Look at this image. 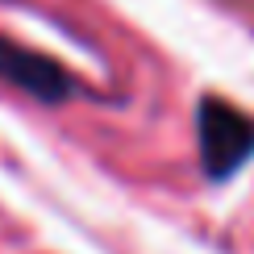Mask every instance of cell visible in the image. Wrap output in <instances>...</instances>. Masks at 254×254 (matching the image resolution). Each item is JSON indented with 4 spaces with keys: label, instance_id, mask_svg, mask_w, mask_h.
I'll list each match as a JSON object with an SVG mask.
<instances>
[{
    "label": "cell",
    "instance_id": "obj_2",
    "mask_svg": "<svg viewBox=\"0 0 254 254\" xmlns=\"http://www.w3.org/2000/svg\"><path fill=\"white\" fill-rule=\"evenodd\" d=\"M0 79L17 83L21 92H29V96H38V100H46V104H59V100L71 96L67 71L55 67L50 59L34 55V50L13 46L8 38H0Z\"/></svg>",
    "mask_w": 254,
    "mask_h": 254
},
{
    "label": "cell",
    "instance_id": "obj_1",
    "mask_svg": "<svg viewBox=\"0 0 254 254\" xmlns=\"http://www.w3.org/2000/svg\"><path fill=\"white\" fill-rule=\"evenodd\" d=\"M196 129H200V158H204L208 179H229L242 163L254 158V121L242 109L204 100L196 113Z\"/></svg>",
    "mask_w": 254,
    "mask_h": 254
}]
</instances>
